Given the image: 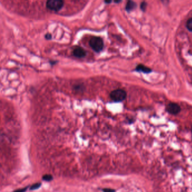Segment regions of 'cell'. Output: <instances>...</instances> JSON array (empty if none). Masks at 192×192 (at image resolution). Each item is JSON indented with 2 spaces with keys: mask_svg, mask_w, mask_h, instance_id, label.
I'll list each match as a JSON object with an SVG mask.
<instances>
[{
  "mask_svg": "<svg viewBox=\"0 0 192 192\" xmlns=\"http://www.w3.org/2000/svg\"><path fill=\"white\" fill-rule=\"evenodd\" d=\"M136 71H138V72H143L144 73H150L152 71V69L149 68H148V67L144 66V65L139 64V65H138L136 67Z\"/></svg>",
  "mask_w": 192,
  "mask_h": 192,
  "instance_id": "6",
  "label": "cell"
},
{
  "mask_svg": "<svg viewBox=\"0 0 192 192\" xmlns=\"http://www.w3.org/2000/svg\"><path fill=\"white\" fill-rule=\"evenodd\" d=\"M89 45L94 51L99 53L104 48V42L102 38L98 36H93L89 41Z\"/></svg>",
  "mask_w": 192,
  "mask_h": 192,
  "instance_id": "1",
  "label": "cell"
},
{
  "mask_svg": "<svg viewBox=\"0 0 192 192\" xmlns=\"http://www.w3.org/2000/svg\"><path fill=\"white\" fill-rule=\"evenodd\" d=\"M114 2L115 3H120V2H121V1H120H120H114Z\"/></svg>",
  "mask_w": 192,
  "mask_h": 192,
  "instance_id": "18",
  "label": "cell"
},
{
  "mask_svg": "<svg viewBox=\"0 0 192 192\" xmlns=\"http://www.w3.org/2000/svg\"><path fill=\"white\" fill-rule=\"evenodd\" d=\"M147 4L145 2H143L140 5V9L143 12H145L147 8Z\"/></svg>",
  "mask_w": 192,
  "mask_h": 192,
  "instance_id": "12",
  "label": "cell"
},
{
  "mask_svg": "<svg viewBox=\"0 0 192 192\" xmlns=\"http://www.w3.org/2000/svg\"><path fill=\"white\" fill-rule=\"evenodd\" d=\"M45 38L47 40H51L52 38V35L50 33H46L45 35Z\"/></svg>",
  "mask_w": 192,
  "mask_h": 192,
  "instance_id": "13",
  "label": "cell"
},
{
  "mask_svg": "<svg viewBox=\"0 0 192 192\" xmlns=\"http://www.w3.org/2000/svg\"><path fill=\"white\" fill-rule=\"evenodd\" d=\"M73 55L78 58H82L86 55V51L82 47L77 46L73 50Z\"/></svg>",
  "mask_w": 192,
  "mask_h": 192,
  "instance_id": "5",
  "label": "cell"
},
{
  "mask_svg": "<svg viewBox=\"0 0 192 192\" xmlns=\"http://www.w3.org/2000/svg\"><path fill=\"white\" fill-rule=\"evenodd\" d=\"M186 26L189 30L192 32V18L189 19L186 24Z\"/></svg>",
  "mask_w": 192,
  "mask_h": 192,
  "instance_id": "10",
  "label": "cell"
},
{
  "mask_svg": "<svg viewBox=\"0 0 192 192\" xmlns=\"http://www.w3.org/2000/svg\"><path fill=\"white\" fill-rule=\"evenodd\" d=\"M126 96H127L126 92L120 89L112 91L110 93V97L114 102H122L126 99Z\"/></svg>",
  "mask_w": 192,
  "mask_h": 192,
  "instance_id": "2",
  "label": "cell"
},
{
  "mask_svg": "<svg viewBox=\"0 0 192 192\" xmlns=\"http://www.w3.org/2000/svg\"><path fill=\"white\" fill-rule=\"evenodd\" d=\"M74 89H75V91H83L84 90V86L82 84H77V85H75Z\"/></svg>",
  "mask_w": 192,
  "mask_h": 192,
  "instance_id": "9",
  "label": "cell"
},
{
  "mask_svg": "<svg viewBox=\"0 0 192 192\" xmlns=\"http://www.w3.org/2000/svg\"><path fill=\"white\" fill-rule=\"evenodd\" d=\"M64 2L62 0H48L46 2V6L50 10L58 12L64 6Z\"/></svg>",
  "mask_w": 192,
  "mask_h": 192,
  "instance_id": "3",
  "label": "cell"
},
{
  "mask_svg": "<svg viewBox=\"0 0 192 192\" xmlns=\"http://www.w3.org/2000/svg\"><path fill=\"white\" fill-rule=\"evenodd\" d=\"M104 2L106 4H110L112 2V1H104Z\"/></svg>",
  "mask_w": 192,
  "mask_h": 192,
  "instance_id": "16",
  "label": "cell"
},
{
  "mask_svg": "<svg viewBox=\"0 0 192 192\" xmlns=\"http://www.w3.org/2000/svg\"><path fill=\"white\" fill-rule=\"evenodd\" d=\"M136 7V4L135 2L132 1H128L126 5V10L130 12L132 11Z\"/></svg>",
  "mask_w": 192,
  "mask_h": 192,
  "instance_id": "7",
  "label": "cell"
},
{
  "mask_svg": "<svg viewBox=\"0 0 192 192\" xmlns=\"http://www.w3.org/2000/svg\"><path fill=\"white\" fill-rule=\"evenodd\" d=\"M26 189H27V187H26V188H24L18 189V190H15L14 192H26Z\"/></svg>",
  "mask_w": 192,
  "mask_h": 192,
  "instance_id": "15",
  "label": "cell"
},
{
  "mask_svg": "<svg viewBox=\"0 0 192 192\" xmlns=\"http://www.w3.org/2000/svg\"><path fill=\"white\" fill-rule=\"evenodd\" d=\"M42 179L43 180L46 181H51L53 180V176L49 174H46L43 176Z\"/></svg>",
  "mask_w": 192,
  "mask_h": 192,
  "instance_id": "8",
  "label": "cell"
},
{
  "mask_svg": "<svg viewBox=\"0 0 192 192\" xmlns=\"http://www.w3.org/2000/svg\"><path fill=\"white\" fill-rule=\"evenodd\" d=\"M55 63H56L55 61H50V63L51 64H52V65L55 64Z\"/></svg>",
  "mask_w": 192,
  "mask_h": 192,
  "instance_id": "17",
  "label": "cell"
},
{
  "mask_svg": "<svg viewBox=\"0 0 192 192\" xmlns=\"http://www.w3.org/2000/svg\"><path fill=\"white\" fill-rule=\"evenodd\" d=\"M41 186V183H35V184L32 185L30 187V190H36V189H37L39 188Z\"/></svg>",
  "mask_w": 192,
  "mask_h": 192,
  "instance_id": "11",
  "label": "cell"
},
{
  "mask_svg": "<svg viewBox=\"0 0 192 192\" xmlns=\"http://www.w3.org/2000/svg\"><path fill=\"white\" fill-rule=\"evenodd\" d=\"M166 110L170 114L176 115L180 112L181 108L176 103H170L166 106Z\"/></svg>",
  "mask_w": 192,
  "mask_h": 192,
  "instance_id": "4",
  "label": "cell"
},
{
  "mask_svg": "<svg viewBox=\"0 0 192 192\" xmlns=\"http://www.w3.org/2000/svg\"><path fill=\"white\" fill-rule=\"evenodd\" d=\"M103 192H115V190H114L113 189L110 188H104L103 189Z\"/></svg>",
  "mask_w": 192,
  "mask_h": 192,
  "instance_id": "14",
  "label": "cell"
}]
</instances>
